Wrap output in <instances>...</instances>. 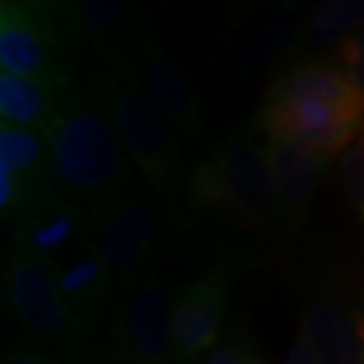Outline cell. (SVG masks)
Returning <instances> with one entry per match:
<instances>
[{"label": "cell", "mask_w": 364, "mask_h": 364, "mask_svg": "<svg viewBox=\"0 0 364 364\" xmlns=\"http://www.w3.org/2000/svg\"><path fill=\"white\" fill-rule=\"evenodd\" d=\"M57 185L95 220L128 194V154L97 92H71L48 130Z\"/></svg>", "instance_id": "6da1fadb"}, {"label": "cell", "mask_w": 364, "mask_h": 364, "mask_svg": "<svg viewBox=\"0 0 364 364\" xmlns=\"http://www.w3.org/2000/svg\"><path fill=\"white\" fill-rule=\"evenodd\" d=\"M83 38L78 10L55 3L0 5V69L69 88L71 53Z\"/></svg>", "instance_id": "7a4b0ae2"}, {"label": "cell", "mask_w": 364, "mask_h": 364, "mask_svg": "<svg viewBox=\"0 0 364 364\" xmlns=\"http://www.w3.org/2000/svg\"><path fill=\"white\" fill-rule=\"evenodd\" d=\"M196 201L246 230L277 218V182L267 147L246 137L220 144L192 178Z\"/></svg>", "instance_id": "3957f363"}, {"label": "cell", "mask_w": 364, "mask_h": 364, "mask_svg": "<svg viewBox=\"0 0 364 364\" xmlns=\"http://www.w3.org/2000/svg\"><path fill=\"white\" fill-rule=\"evenodd\" d=\"M95 92L112 119L123 151L142 176L159 189L176 187L180 154L173 126L144 92L133 69L107 67Z\"/></svg>", "instance_id": "277c9868"}, {"label": "cell", "mask_w": 364, "mask_h": 364, "mask_svg": "<svg viewBox=\"0 0 364 364\" xmlns=\"http://www.w3.org/2000/svg\"><path fill=\"white\" fill-rule=\"evenodd\" d=\"M92 239L119 289L147 279L161 239V213L149 199L126 194L92 220Z\"/></svg>", "instance_id": "5b68a950"}, {"label": "cell", "mask_w": 364, "mask_h": 364, "mask_svg": "<svg viewBox=\"0 0 364 364\" xmlns=\"http://www.w3.org/2000/svg\"><path fill=\"white\" fill-rule=\"evenodd\" d=\"M5 291L14 317L36 338L57 346H74L81 341L85 326L62 301L50 265L19 246L7 263Z\"/></svg>", "instance_id": "8992f818"}, {"label": "cell", "mask_w": 364, "mask_h": 364, "mask_svg": "<svg viewBox=\"0 0 364 364\" xmlns=\"http://www.w3.org/2000/svg\"><path fill=\"white\" fill-rule=\"evenodd\" d=\"M112 353L116 364H171L173 305L154 277L126 289L112 324Z\"/></svg>", "instance_id": "52a82bcc"}, {"label": "cell", "mask_w": 364, "mask_h": 364, "mask_svg": "<svg viewBox=\"0 0 364 364\" xmlns=\"http://www.w3.org/2000/svg\"><path fill=\"white\" fill-rule=\"evenodd\" d=\"M362 126L364 112L312 95L267 100L265 107V128L270 140L296 144L324 156L350 147Z\"/></svg>", "instance_id": "ba28073f"}, {"label": "cell", "mask_w": 364, "mask_h": 364, "mask_svg": "<svg viewBox=\"0 0 364 364\" xmlns=\"http://www.w3.org/2000/svg\"><path fill=\"white\" fill-rule=\"evenodd\" d=\"M128 67L173 130L189 137H199L203 133L199 100L194 97L180 69L151 36H144Z\"/></svg>", "instance_id": "9c48e42d"}, {"label": "cell", "mask_w": 364, "mask_h": 364, "mask_svg": "<svg viewBox=\"0 0 364 364\" xmlns=\"http://www.w3.org/2000/svg\"><path fill=\"white\" fill-rule=\"evenodd\" d=\"M228 284L220 272L192 282L173 303V346L176 358L194 362L213 348L220 331Z\"/></svg>", "instance_id": "30bf717a"}, {"label": "cell", "mask_w": 364, "mask_h": 364, "mask_svg": "<svg viewBox=\"0 0 364 364\" xmlns=\"http://www.w3.org/2000/svg\"><path fill=\"white\" fill-rule=\"evenodd\" d=\"M50 270L55 274L62 301L85 329L102 317L119 289L95 239H88Z\"/></svg>", "instance_id": "8fae6325"}, {"label": "cell", "mask_w": 364, "mask_h": 364, "mask_svg": "<svg viewBox=\"0 0 364 364\" xmlns=\"http://www.w3.org/2000/svg\"><path fill=\"white\" fill-rule=\"evenodd\" d=\"M88 239H92L90 215L69 201H57L24 218L17 246L53 267Z\"/></svg>", "instance_id": "7c38bea8"}, {"label": "cell", "mask_w": 364, "mask_h": 364, "mask_svg": "<svg viewBox=\"0 0 364 364\" xmlns=\"http://www.w3.org/2000/svg\"><path fill=\"white\" fill-rule=\"evenodd\" d=\"M265 147L270 154L277 182V218L294 223V218H301L303 210L308 208L312 194L322 180L326 156L274 140L267 142Z\"/></svg>", "instance_id": "4fadbf2b"}, {"label": "cell", "mask_w": 364, "mask_h": 364, "mask_svg": "<svg viewBox=\"0 0 364 364\" xmlns=\"http://www.w3.org/2000/svg\"><path fill=\"white\" fill-rule=\"evenodd\" d=\"M69 95L67 85L0 71V121L5 126L38 130L48 135Z\"/></svg>", "instance_id": "5bb4252c"}, {"label": "cell", "mask_w": 364, "mask_h": 364, "mask_svg": "<svg viewBox=\"0 0 364 364\" xmlns=\"http://www.w3.org/2000/svg\"><path fill=\"white\" fill-rule=\"evenodd\" d=\"M83 38L109 67H128L142 43V31L133 28V12L119 0H85L78 10Z\"/></svg>", "instance_id": "9a60e30c"}, {"label": "cell", "mask_w": 364, "mask_h": 364, "mask_svg": "<svg viewBox=\"0 0 364 364\" xmlns=\"http://www.w3.org/2000/svg\"><path fill=\"white\" fill-rule=\"evenodd\" d=\"M319 364H364V326L336 305L315 303L303 315Z\"/></svg>", "instance_id": "2e32d148"}, {"label": "cell", "mask_w": 364, "mask_h": 364, "mask_svg": "<svg viewBox=\"0 0 364 364\" xmlns=\"http://www.w3.org/2000/svg\"><path fill=\"white\" fill-rule=\"evenodd\" d=\"M298 95H312V97H322L336 102L341 107L364 112V100L360 97V92L353 88L343 71L331 64L308 62L291 67L272 83L267 100H287L298 97Z\"/></svg>", "instance_id": "e0dca14e"}, {"label": "cell", "mask_w": 364, "mask_h": 364, "mask_svg": "<svg viewBox=\"0 0 364 364\" xmlns=\"http://www.w3.org/2000/svg\"><path fill=\"white\" fill-rule=\"evenodd\" d=\"M364 26V0H329L312 12L305 38L315 48H333Z\"/></svg>", "instance_id": "ac0fdd59"}, {"label": "cell", "mask_w": 364, "mask_h": 364, "mask_svg": "<svg viewBox=\"0 0 364 364\" xmlns=\"http://www.w3.org/2000/svg\"><path fill=\"white\" fill-rule=\"evenodd\" d=\"M343 176L353 206L358 208L360 218L364 220V126L355 137V142L348 147V154L343 159Z\"/></svg>", "instance_id": "d6986e66"}, {"label": "cell", "mask_w": 364, "mask_h": 364, "mask_svg": "<svg viewBox=\"0 0 364 364\" xmlns=\"http://www.w3.org/2000/svg\"><path fill=\"white\" fill-rule=\"evenodd\" d=\"M338 57H341V71H343L350 85L364 100V26L341 46Z\"/></svg>", "instance_id": "ffe728a7"}, {"label": "cell", "mask_w": 364, "mask_h": 364, "mask_svg": "<svg viewBox=\"0 0 364 364\" xmlns=\"http://www.w3.org/2000/svg\"><path fill=\"white\" fill-rule=\"evenodd\" d=\"M206 364H260V360L256 358V353H253L249 346L232 341L228 346L215 348L206 358Z\"/></svg>", "instance_id": "44dd1931"}, {"label": "cell", "mask_w": 364, "mask_h": 364, "mask_svg": "<svg viewBox=\"0 0 364 364\" xmlns=\"http://www.w3.org/2000/svg\"><path fill=\"white\" fill-rule=\"evenodd\" d=\"M284 364H319L315 348H312L308 331H305L303 326L298 329L296 343H294V348H291L289 358H287V362H284Z\"/></svg>", "instance_id": "7402d4cb"}, {"label": "cell", "mask_w": 364, "mask_h": 364, "mask_svg": "<svg viewBox=\"0 0 364 364\" xmlns=\"http://www.w3.org/2000/svg\"><path fill=\"white\" fill-rule=\"evenodd\" d=\"M0 364H60L53 358H46V355H36V353H26V350H10L3 355V362Z\"/></svg>", "instance_id": "603a6c76"}]
</instances>
